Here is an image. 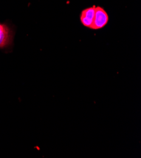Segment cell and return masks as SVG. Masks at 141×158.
Instances as JSON below:
<instances>
[{
    "label": "cell",
    "instance_id": "cell-1",
    "mask_svg": "<svg viewBox=\"0 0 141 158\" xmlns=\"http://www.w3.org/2000/svg\"><path fill=\"white\" fill-rule=\"evenodd\" d=\"M109 17L105 10L99 6H96L95 18L92 22L90 29L96 30L104 28L108 23Z\"/></svg>",
    "mask_w": 141,
    "mask_h": 158
},
{
    "label": "cell",
    "instance_id": "cell-2",
    "mask_svg": "<svg viewBox=\"0 0 141 158\" xmlns=\"http://www.w3.org/2000/svg\"><path fill=\"white\" fill-rule=\"evenodd\" d=\"M13 41V34L11 28L6 24L0 23V48L10 46Z\"/></svg>",
    "mask_w": 141,
    "mask_h": 158
},
{
    "label": "cell",
    "instance_id": "cell-3",
    "mask_svg": "<svg viewBox=\"0 0 141 158\" xmlns=\"http://www.w3.org/2000/svg\"><path fill=\"white\" fill-rule=\"evenodd\" d=\"M95 5H93L91 7L83 10L81 13L80 20L81 23L86 27L89 28L91 27L95 14Z\"/></svg>",
    "mask_w": 141,
    "mask_h": 158
}]
</instances>
